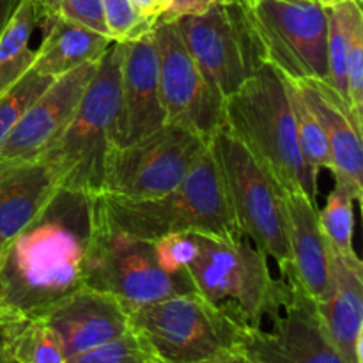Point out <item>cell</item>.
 <instances>
[{"mask_svg": "<svg viewBox=\"0 0 363 363\" xmlns=\"http://www.w3.org/2000/svg\"><path fill=\"white\" fill-rule=\"evenodd\" d=\"M0 340L16 363H66L59 337L39 318L0 319Z\"/></svg>", "mask_w": 363, "mask_h": 363, "instance_id": "obj_23", "label": "cell"}, {"mask_svg": "<svg viewBox=\"0 0 363 363\" xmlns=\"http://www.w3.org/2000/svg\"><path fill=\"white\" fill-rule=\"evenodd\" d=\"M152 363H163V362H160V360H156V362H152Z\"/></svg>", "mask_w": 363, "mask_h": 363, "instance_id": "obj_42", "label": "cell"}, {"mask_svg": "<svg viewBox=\"0 0 363 363\" xmlns=\"http://www.w3.org/2000/svg\"><path fill=\"white\" fill-rule=\"evenodd\" d=\"M18 2H20V0H0V32L4 30L6 23L9 21L11 14L16 9Z\"/></svg>", "mask_w": 363, "mask_h": 363, "instance_id": "obj_36", "label": "cell"}, {"mask_svg": "<svg viewBox=\"0 0 363 363\" xmlns=\"http://www.w3.org/2000/svg\"><path fill=\"white\" fill-rule=\"evenodd\" d=\"M319 2H323V4H325V6H328V4L337 2V0H319Z\"/></svg>", "mask_w": 363, "mask_h": 363, "instance_id": "obj_41", "label": "cell"}, {"mask_svg": "<svg viewBox=\"0 0 363 363\" xmlns=\"http://www.w3.org/2000/svg\"><path fill=\"white\" fill-rule=\"evenodd\" d=\"M103 16L108 38L116 43L135 41L147 35L156 23L138 11L133 0H103Z\"/></svg>", "mask_w": 363, "mask_h": 363, "instance_id": "obj_29", "label": "cell"}, {"mask_svg": "<svg viewBox=\"0 0 363 363\" xmlns=\"http://www.w3.org/2000/svg\"><path fill=\"white\" fill-rule=\"evenodd\" d=\"M0 363H16V362L11 360V358L7 357L6 353H4V350H2V340H0Z\"/></svg>", "mask_w": 363, "mask_h": 363, "instance_id": "obj_37", "label": "cell"}, {"mask_svg": "<svg viewBox=\"0 0 363 363\" xmlns=\"http://www.w3.org/2000/svg\"><path fill=\"white\" fill-rule=\"evenodd\" d=\"M223 128L254 156L286 194L318 202V176L301 158L286 84L266 64L223 103Z\"/></svg>", "mask_w": 363, "mask_h": 363, "instance_id": "obj_2", "label": "cell"}, {"mask_svg": "<svg viewBox=\"0 0 363 363\" xmlns=\"http://www.w3.org/2000/svg\"><path fill=\"white\" fill-rule=\"evenodd\" d=\"M59 183L45 158L0 165V248L45 209Z\"/></svg>", "mask_w": 363, "mask_h": 363, "instance_id": "obj_19", "label": "cell"}, {"mask_svg": "<svg viewBox=\"0 0 363 363\" xmlns=\"http://www.w3.org/2000/svg\"><path fill=\"white\" fill-rule=\"evenodd\" d=\"M202 363H247V353L243 350H234Z\"/></svg>", "mask_w": 363, "mask_h": 363, "instance_id": "obj_35", "label": "cell"}, {"mask_svg": "<svg viewBox=\"0 0 363 363\" xmlns=\"http://www.w3.org/2000/svg\"><path fill=\"white\" fill-rule=\"evenodd\" d=\"M209 149L240 234L275 261L279 272L287 268L291 252L286 191L223 126L209 140Z\"/></svg>", "mask_w": 363, "mask_h": 363, "instance_id": "obj_5", "label": "cell"}, {"mask_svg": "<svg viewBox=\"0 0 363 363\" xmlns=\"http://www.w3.org/2000/svg\"><path fill=\"white\" fill-rule=\"evenodd\" d=\"M87 287L112 294L128 312L195 293L190 272L169 268L155 241L112 229L105 216L96 234Z\"/></svg>", "mask_w": 363, "mask_h": 363, "instance_id": "obj_8", "label": "cell"}, {"mask_svg": "<svg viewBox=\"0 0 363 363\" xmlns=\"http://www.w3.org/2000/svg\"><path fill=\"white\" fill-rule=\"evenodd\" d=\"M209 142L177 124H163L124 147L112 149L103 194L123 199H155L179 186Z\"/></svg>", "mask_w": 363, "mask_h": 363, "instance_id": "obj_11", "label": "cell"}, {"mask_svg": "<svg viewBox=\"0 0 363 363\" xmlns=\"http://www.w3.org/2000/svg\"><path fill=\"white\" fill-rule=\"evenodd\" d=\"M167 124L152 34L123 43L116 147H124ZM113 147V149H116Z\"/></svg>", "mask_w": 363, "mask_h": 363, "instance_id": "obj_15", "label": "cell"}, {"mask_svg": "<svg viewBox=\"0 0 363 363\" xmlns=\"http://www.w3.org/2000/svg\"><path fill=\"white\" fill-rule=\"evenodd\" d=\"M130 326L163 363H202L243 350L247 339V332L197 293L137 308L130 312Z\"/></svg>", "mask_w": 363, "mask_h": 363, "instance_id": "obj_7", "label": "cell"}, {"mask_svg": "<svg viewBox=\"0 0 363 363\" xmlns=\"http://www.w3.org/2000/svg\"><path fill=\"white\" fill-rule=\"evenodd\" d=\"M243 351L266 363H347L332 342L315 301L291 268L280 269L257 328L247 333Z\"/></svg>", "mask_w": 363, "mask_h": 363, "instance_id": "obj_9", "label": "cell"}, {"mask_svg": "<svg viewBox=\"0 0 363 363\" xmlns=\"http://www.w3.org/2000/svg\"><path fill=\"white\" fill-rule=\"evenodd\" d=\"M39 21L30 0H20L0 32V94L32 69L38 46L32 38Z\"/></svg>", "mask_w": 363, "mask_h": 363, "instance_id": "obj_22", "label": "cell"}, {"mask_svg": "<svg viewBox=\"0 0 363 363\" xmlns=\"http://www.w3.org/2000/svg\"><path fill=\"white\" fill-rule=\"evenodd\" d=\"M103 216L112 229L140 240L169 234H206L240 241L211 149L201 156L183 183L155 199H123L101 194Z\"/></svg>", "mask_w": 363, "mask_h": 363, "instance_id": "obj_3", "label": "cell"}, {"mask_svg": "<svg viewBox=\"0 0 363 363\" xmlns=\"http://www.w3.org/2000/svg\"><path fill=\"white\" fill-rule=\"evenodd\" d=\"M291 272L308 296L321 301L330 287V247L318 220V202L301 191L286 194Z\"/></svg>", "mask_w": 363, "mask_h": 363, "instance_id": "obj_20", "label": "cell"}, {"mask_svg": "<svg viewBox=\"0 0 363 363\" xmlns=\"http://www.w3.org/2000/svg\"><path fill=\"white\" fill-rule=\"evenodd\" d=\"M55 78L39 74L30 69L25 73L14 85L0 94V149L11 135L23 113L30 108L32 103L48 89Z\"/></svg>", "mask_w": 363, "mask_h": 363, "instance_id": "obj_27", "label": "cell"}, {"mask_svg": "<svg viewBox=\"0 0 363 363\" xmlns=\"http://www.w3.org/2000/svg\"><path fill=\"white\" fill-rule=\"evenodd\" d=\"M326 16H328V80L326 84L347 103L346 64L354 32L363 25L362 2L360 0H337L326 6Z\"/></svg>", "mask_w": 363, "mask_h": 363, "instance_id": "obj_24", "label": "cell"}, {"mask_svg": "<svg viewBox=\"0 0 363 363\" xmlns=\"http://www.w3.org/2000/svg\"><path fill=\"white\" fill-rule=\"evenodd\" d=\"M39 319L59 337L66 360L117 339L131 328L130 312L112 294L92 287H82L69 294Z\"/></svg>", "mask_w": 363, "mask_h": 363, "instance_id": "obj_16", "label": "cell"}, {"mask_svg": "<svg viewBox=\"0 0 363 363\" xmlns=\"http://www.w3.org/2000/svg\"><path fill=\"white\" fill-rule=\"evenodd\" d=\"M318 220L323 236L333 252L344 255L357 254L353 247L354 199L350 191L335 184L323 209L318 211Z\"/></svg>", "mask_w": 363, "mask_h": 363, "instance_id": "obj_26", "label": "cell"}, {"mask_svg": "<svg viewBox=\"0 0 363 363\" xmlns=\"http://www.w3.org/2000/svg\"><path fill=\"white\" fill-rule=\"evenodd\" d=\"M247 363H266V362H261V360H257V358H252L247 354Z\"/></svg>", "mask_w": 363, "mask_h": 363, "instance_id": "obj_39", "label": "cell"}, {"mask_svg": "<svg viewBox=\"0 0 363 363\" xmlns=\"http://www.w3.org/2000/svg\"><path fill=\"white\" fill-rule=\"evenodd\" d=\"M233 2L240 4V6H243V7H247V6H250V4L257 2V0H233Z\"/></svg>", "mask_w": 363, "mask_h": 363, "instance_id": "obj_38", "label": "cell"}, {"mask_svg": "<svg viewBox=\"0 0 363 363\" xmlns=\"http://www.w3.org/2000/svg\"><path fill=\"white\" fill-rule=\"evenodd\" d=\"M188 52L208 84L229 98L266 66L247 9L236 2L176 20Z\"/></svg>", "mask_w": 363, "mask_h": 363, "instance_id": "obj_12", "label": "cell"}, {"mask_svg": "<svg viewBox=\"0 0 363 363\" xmlns=\"http://www.w3.org/2000/svg\"><path fill=\"white\" fill-rule=\"evenodd\" d=\"M346 89L351 112L363 126V25L354 32L347 55Z\"/></svg>", "mask_w": 363, "mask_h": 363, "instance_id": "obj_30", "label": "cell"}, {"mask_svg": "<svg viewBox=\"0 0 363 363\" xmlns=\"http://www.w3.org/2000/svg\"><path fill=\"white\" fill-rule=\"evenodd\" d=\"M266 64L293 82L328 80V16L319 0H257L245 7Z\"/></svg>", "mask_w": 363, "mask_h": 363, "instance_id": "obj_10", "label": "cell"}, {"mask_svg": "<svg viewBox=\"0 0 363 363\" xmlns=\"http://www.w3.org/2000/svg\"><path fill=\"white\" fill-rule=\"evenodd\" d=\"M284 84H286L287 99H289L294 116L298 147H300L305 165L315 176H319V170L332 172V156H330L328 140H326V133L319 123L318 116L311 108L305 96L301 94V89L298 87L296 82L284 78Z\"/></svg>", "mask_w": 363, "mask_h": 363, "instance_id": "obj_25", "label": "cell"}, {"mask_svg": "<svg viewBox=\"0 0 363 363\" xmlns=\"http://www.w3.org/2000/svg\"><path fill=\"white\" fill-rule=\"evenodd\" d=\"M233 0H162V13L158 21H176L184 16H195L215 6L230 4Z\"/></svg>", "mask_w": 363, "mask_h": 363, "instance_id": "obj_32", "label": "cell"}, {"mask_svg": "<svg viewBox=\"0 0 363 363\" xmlns=\"http://www.w3.org/2000/svg\"><path fill=\"white\" fill-rule=\"evenodd\" d=\"M123 43H110L98 60L73 119L43 158L59 188L101 195L108 156L116 147Z\"/></svg>", "mask_w": 363, "mask_h": 363, "instance_id": "obj_4", "label": "cell"}, {"mask_svg": "<svg viewBox=\"0 0 363 363\" xmlns=\"http://www.w3.org/2000/svg\"><path fill=\"white\" fill-rule=\"evenodd\" d=\"M133 4L138 7L142 14L158 21L160 13H162V0H133Z\"/></svg>", "mask_w": 363, "mask_h": 363, "instance_id": "obj_34", "label": "cell"}, {"mask_svg": "<svg viewBox=\"0 0 363 363\" xmlns=\"http://www.w3.org/2000/svg\"><path fill=\"white\" fill-rule=\"evenodd\" d=\"M197 240L199 254L188 268L195 293L243 332L257 328L275 287L269 259L247 238L229 243L197 234Z\"/></svg>", "mask_w": 363, "mask_h": 363, "instance_id": "obj_6", "label": "cell"}, {"mask_svg": "<svg viewBox=\"0 0 363 363\" xmlns=\"http://www.w3.org/2000/svg\"><path fill=\"white\" fill-rule=\"evenodd\" d=\"M101 195L59 188L41 213L4 250L0 319L41 318L87 287Z\"/></svg>", "mask_w": 363, "mask_h": 363, "instance_id": "obj_1", "label": "cell"}, {"mask_svg": "<svg viewBox=\"0 0 363 363\" xmlns=\"http://www.w3.org/2000/svg\"><path fill=\"white\" fill-rule=\"evenodd\" d=\"M59 16L66 18L73 23L84 25V27L108 38L105 16H103V0H62Z\"/></svg>", "mask_w": 363, "mask_h": 363, "instance_id": "obj_31", "label": "cell"}, {"mask_svg": "<svg viewBox=\"0 0 363 363\" xmlns=\"http://www.w3.org/2000/svg\"><path fill=\"white\" fill-rule=\"evenodd\" d=\"M96 62L55 78L45 92L23 113L0 149V165L43 158L57 144L80 105L89 82L96 73Z\"/></svg>", "mask_w": 363, "mask_h": 363, "instance_id": "obj_14", "label": "cell"}, {"mask_svg": "<svg viewBox=\"0 0 363 363\" xmlns=\"http://www.w3.org/2000/svg\"><path fill=\"white\" fill-rule=\"evenodd\" d=\"M156 360L158 358L144 337L130 328L117 339L67 358L66 363H152Z\"/></svg>", "mask_w": 363, "mask_h": 363, "instance_id": "obj_28", "label": "cell"}, {"mask_svg": "<svg viewBox=\"0 0 363 363\" xmlns=\"http://www.w3.org/2000/svg\"><path fill=\"white\" fill-rule=\"evenodd\" d=\"M32 7L35 11V16H38L39 27H45L50 21L55 20L60 13V4L62 0H30Z\"/></svg>", "mask_w": 363, "mask_h": 363, "instance_id": "obj_33", "label": "cell"}, {"mask_svg": "<svg viewBox=\"0 0 363 363\" xmlns=\"http://www.w3.org/2000/svg\"><path fill=\"white\" fill-rule=\"evenodd\" d=\"M307 103L318 116L328 140L332 174L337 186L363 199V126L354 119L350 105L323 80L296 82Z\"/></svg>", "mask_w": 363, "mask_h": 363, "instance_id": "obj_17", "label": "cell"}, {"mask_svg": "<svg viewBox=\"0 0 363 363\" xmlns=\"http://www.w3.org/2000/svg\"><path fill=\"white\" fill-rule=\"evenodd\" d=\"M360 2H362V0H360Z\"/></svg>", "mask_w": 363, "mask_h": 363, "instance_id": "obj_43", "label": "cell"}, {"mask_svg": "<svg viewBox=\"0 0 363 363\" xmlns=\"http://www.w3.org/2000/svg\"><path fill=\"white\" fill-rule=\"evenodd\" d=\"M151 34L167 123L186 128L209 142L223 126L225 99L199 69L176 21H156Z\"/></svg>", "mask_w": 363, "mask_h": 363, "instance_id": "obj_13", "label": "cell"}, {"mask_svg": "<svg viewBox=\"0 0 363 363\" xmlns=\"http://www.w3.org/2000/svg\"><path fill=\"white\" fill-rule=\"evenodd\" d=\"M326 333L347 363H363V262L330 248V287L315 301Z\"/></svg>", "mask_w": 363, "mask_h": 363, "instance_id": "obj_18", "label": "cell"}, {"mask_svg": "<svg viewBox=\"0 0 363 363\" xmlns=\"http://www.w3.org/2000/svg\"><path fill=\"white\" fill-rule=\"evenodd\" d=\"M43 30L45 35L38 45L32 69L52 78L62 77L84 64L96 62L105 55L112 43L106 35L62 16L50 21Z\"/></svg>", "mask_w": 363, "mask_h": 363, "instance_id": "obj_21", "label": "cell"}, {"mask_svg": "<svg viewBox=\"0 0 363 363\" xmlns=\"http://www.w3.org/2000/svg\"><path fill=\"white\" fill-rule=\"evenodd\" d=\"M2 262H4V250L0 248V272H2Z\"/></svg>", "mask_w": 363, "mask_h": 363, "instance_id": "obj_40", "label": "cell"}]
</instances>
